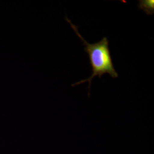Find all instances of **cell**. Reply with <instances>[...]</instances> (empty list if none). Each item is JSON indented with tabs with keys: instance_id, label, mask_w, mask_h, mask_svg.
<instances>
[{
	"instance_id": "cell-1",
	"label": "cell",
	"mask_w": 154,
	"mask_h": 154,
	"mask_svg": "<svg viewBox=\"0 0 154 154\" xmlns=\"http://www.w3.org/2000/svg\"><path fill=\"white\" fill-rule=\"evenodd\" d=\"M66 20L77 36L82 41L83 45H85L84 50L88 54L90 64L91 65L93 72L91 75L88 78L72 84V87L88 82V89L90 90L94 78L98 76L100 78L105 74H110L113 78H118L119 75L112 63L109 49V42L107 38L104 37L98 42L93 44H89L79 33L77 26L74 25L67 17H66Z\"/></svg>"
},
{
	"instance_id": "cell-2",
	"label": "cell",
	"mask_w": 154,
	"mask_h": 154,
	"mask_svg": "<svg viewBox=\"0 0 154 154\" xmlns=\"http://www.w3.org/2000/svg\"><path fill=\"white\" fill-rule=\"evenodd\" d=\"M138 8L142 9L147 15H152L154 13V0H139Z\"/></svg>"
}]
</instances>
